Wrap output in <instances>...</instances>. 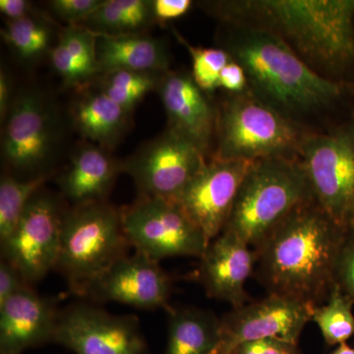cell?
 Wrapping results in <instances>:
<instances>
[{"mask_svg": "<svg viewBox=\"0 0 354 354\" xmlns=\"http://www.w3.org/2000/svg\"><path fill=\"white\" fill-rule=\"evenodd\" d=\"M211 6L228 25L274 35L321 75L354 86V0H234Z\"/></svg>", "mask_w": 354, "mask_h": 354, "instance_id": "6da1fadb", "label": "cell"}, {"mask_svg": "<svg viewBox=\"0 0 354 354\" xmlns=\"http://www.w3.org/2000/svg\"><path fill=\"white\" fill-rule=\"evenodd\" d=\"M225 50L243 67L249 92L298 123L317 113L354 120V86L326 78L270 32L230 25Z\"/></svg>", "mask_w": 354, "mask_h": 354, "instance_id": "7a4b0ae2", "label": "cell"}, {"mask_svg": "<svg viewBox=\"0 0 354 354\" xmlns=\"http://www.w3.org/2000/svg\"><path fill=\"white\" fill-rule=\"evenodd\" d=\"M346 227L315 201L301 205L254 247V274L269 295L324 304L335 286V263Z\"/></svg>", "mask_w": 354, "mask_h": 354, "instance_id": "3957f363", "label": "cell"}, {"mask_svg": "<svg viewBox=\"0 0 354 354\" xmlns=\"http://www.w3.org/2000/svg\"><path fill=\"white\" fill-rule=\"evenodd\" d=\"M315 201L299 158L252 162L223 232L256 247L293 209Z\"/></svg>", "mask_w": 354, "mask_h": 354, "instance_id": "277c9868", "label": "cell"}, {"mask_svg": "<svg viewBox=\"0 0 354 354\" xmlns=\"http://www.w3.org/2000/svg\"><path fill=\"white\" fill-rule=\"evenodd\" d=\"M120 209L106 201L65 209L55 271L69 290L85 297L88 288L130 248Z\"/></svg>", "mask_w": 354, "mask_h": 354, "instance_id": "5b68a950", "label": "cell"}, {"mask_svg": "<svg viewBox=\"0 0 354 354\" xmlns=\"http://www.w3.org/2000/svg\"><path fill=\"white\" fill-rule=\"evenodd\" d=\"M308 132L250 92L230 95L216 111V150L211 158L257 162L299 158Z\"/></svg>", "mask_w": 354, "mask_h": 354, "instance_id": "8992f818", "label": "cell"}, {"mask_svg": "<svg viewBox=\"0 0 354 354\" xmlns=\"http://www.w3.org/2000/svg\"><path fill=\"white\" fill-rule=\"evenodd\" d=\"M299 160L317 204L348 225L354 214V120L322 134L309 133Z\"/></svg>", "mask_w": 354, "mask_h": 354, "instance_id": "52a82bcc", "label": "cell"}, {"mask_svg": "<svg viewBox=\"0 0 354 354\" xmlns=\"http://www.w3.org/2000/svg\"><path fill=\"white\" fill-rule=\"evenodd\" d=\"M123 230L136 252L160 262L167 258H201L209 241L176 202L139 197L120 209Z\"/></svg>", "mask_w": 354, "mask_h": 354, "instance_id": "ba28073f", "label": "cell"}, {"mask_svg": "<svg viewBox=\"0 0 354 354\" xmlns=\"http://www.w3.org/2000/svg\"><path fill=\"white\" fill-rule=\"evenodd\" d=\"M65 209L43 188L32 198L12 234L0 242L1 259L17 268L30 286L55 270Z\"/></svg>", "mask_w": 354, "mask_h": 354, "instance_id": "9c48e42d", "label": "cell"}, {"mask_svg": "<svg viewBox=\"0 0 354 354\" xmlns=\"http://www.w3.org/2000/svg\"><path fill=\"white\" fill-rule=\"evenodd\" d=\"M53 344L75 354H151L138 317L83 301L60 310Z\"/></svg>", "mask_w": 354, "mask_h": 354, "instance_id": "30bf717a", "label": "cell"}, {"mask_svg": "<svg viewBox=\"0 0 354 354\" xmlns=\"http://www.w3.org/2000/svg\"><path fill=\"white\" fill-rule=\"evenodd\" d=\"M58 140L57 118L48 100L36 90L21 93L11 104L1 140L4 162L18 174H46Z\"/></svg>", "mask_w": 354, "mask_h": 354, "instance_id": "8fae6325", "label": "cell"}, {"mask_svg": "<svg viewBox=\"0 0 354 354\" xmlns=\"http://www.w3.org/2000/svg\"><path fill=\"white\" fill-rule=\"evenodd\" d=\"M207 160L196 146L167 130L128 158L121 169L132 177L139 197L176 201Z\"/></svg>", "mask_w": 354, "mask_h": 354, "instance_id": "7c38bea8", "label": "cell"}, {"mask_svg": "<svg viewBox=\"0 0 354 354\" xmlns=\"http://www.w3.org/2000/svg\"><path fill=\"white\" fill-rule=\"evenodd\" d=\"M315 307L295 298L269 295L234 308L221 319V341L214 354H230L239 344L258 339L297 344Z\"/></svg>", "mask_w": 354, "mask_h": 354, "instance_id": "4fadbf2b", "label": "cell"}, {"mask_svg": "<svg viewBox=\"0 0 354 354\" xmlns=\"http://www.w3.org/2000/svg\"><path fill=\"white\" fill-rule=\"evenodd\" d=\"M252 162L209 158L176 200L209 242L223 232Z\"/></svg>", "mask_w": 354, "mask_h": 354, "instance_id": "5bb4252c", "label": "cell"}, {"mask_svg": "<svg viewBox=\"0 0 354 354\" xmlns=\"http://www.w3.org/2000/svg\"><path fill=\"white\" fill-rule=\"evenodd\" d=\"M171 288V279L160 262L135 251L114 263L88 288L85 297L95 302L169 311Z\"/></svg>", "mask_w": 354, "mask_h": 354, "instance_id": "9a60e30c", "label": "cell"}, {"mask_svg": "<svg viewBox=\"0 0 354 354\" xmlns=\"http://www.w3.org/2000/svg\"><path fill=\"white\" fill-rule=\"evenodd\" d=\"M167 130L187 140L207 156L216 131V111L192 75L169 71L158 88Z\"/></svg>", "mask_w": 354, "mask_h": 354, "instance_id": "2e32d148", "label": "cell"}, {"mask_svg": "<svg viewBox=\"0 0 354 354\" xmlns=\"http://www.w3.org/2000/svg\"><path fill=\"white\" fill-rule=\"evenodd\" d=\"M59 311L57 299L32 286L8 298L0 304V353L22 354L53 342Z\"/></svg>", "mask_w": 354, "mask_h": 354, "instance_id": "e0dca14e", "label": "cell"}, {"mask_svg": "<svg viewBox=\"0 0 354 354\" xmlns=\"http://www.w3.org/2000/svg\"><path fill=\"white\" fill-rule=\"evenodd\" d=\"M200 260V279L209 297L227 301L234 308L248 304L245 283L256 262L252 247L223 232L209 242Z\"/></svg>", "mask_w": 354, "mask_h": 354, "instance_id": "ac0fdd59", "label": "cell"}, {"mask_svg": "<svg viewBox=\"0 0 354 354\" xmlns=\"http://www.w3.org/2000/svg\"><path fill=\"white\" fill-rule=\"evenodd\" d=\"M120 171L121 165L102 147L86 144L74 153L68 169L60 176L62 196L70 207L104 202Z\"/></svg>", "mask_w": 354, "mask_h": 354, "instance_id": "d6986e66", "label": "cell"}, {"mask_svg": "<svg viewBox=\"0 0 354 354\" xmlns=\"http://www.w3.org/2000/svg\"><path fill=\"white\" fill-rule=\"evenodd\" d=\"M97 57L104 73L120 70L167 73L171 62L164 41L140 34L99 36Z\"/></svg>", "mask_w": 354, "mask_h": 354, "instance_id": "ffe728a7", "label": "cell"}, {"mask_svg": "<svg viewBox=\"0 0 354 354\" xmlns=\"http://www.w3.org/2000/svg\"><path fill=\"white\" fill-rule=\"evenodd\" d=\"M129 111L101 90L87 93L72 106L74 127L82 136L102 147H113L127 131Z\"/></svg>", "mask_w": 354, "mask_h": 354, "instance_id": "44dd1931", "label": "cell"}, {"mask_svg": "<svg viewBox=\"0 0 354 354\" xmlns=\"http://www.w3.org/2000/svg\"><path fill=\"white\" fill-rule=\"evenodd\" d=\"M165 354H214L221 341V319L198 308H171Z\"/></svg>", "mask_w": 354, "mask_h": 354, "instance_id": "7402d4cb", "label": "cell"}, {"mask_svg": "<svg viewBox=\"0 0 354 354\" xmlns=\"http://www.w3.org/2000/svg\"><path fill=\"white\" fill-rule=\"evenodd\" d=\"M50 174L17 178L6 174L0 179V242L12 234L32 197L43 189Z\"/></svg>", "mask_w": 354, "mask_h": 354, "instance_id": "603a6c76", "label": "cell"}, {"mask_svg": "<svg viewBox=\"0 0 354 354\" xmlns=\"http://www.w3.org/2000/svg\"><path fill=\"white\" fill-rule=\"evenodd\" d=\"M353 300L335 285L327 301L314 308L312 321L328 346H339L353 337Z\"/></svg>", "mask_w": 354, "mask_h": 354, "instance_id": "cb8c5ba5", "label": "cell"}, {"mask_svg": "<svg viewBox=\"0 0 354 354\" xmlns=\"http://www.w3.org/2000/svg\"><path fill=\"white\" fill-rule=\"evenodd\" d=\"M165 73L160 72L120 71L104 73L101 88L121 108L131 113L146 95L157 90Z\"/></svg>", "mask_w": 354, "mask_h": 354, "instance_id": "d4e9b609", "label": "cell"}, {"mask_svg": "<svg viewBox=\"0 0 354 354\" xmlns=\"http://www.w3.org/2000/svg\"><path fill=\"white\" fill-rule=\"evenodd\" d=\"M50 30L36 18L8 20L2 37L21 59L29 62L44 55L50 48Z\"/></svg>", "mask_w": 354, "mask_h": 354, "instance_id": "484cf974", "label": "cell"}, {"mask_svg": "<svg viewBox=\"0 0 354 354\" xmlns=\"http://www.w3.org/2000/svg\"><path fill=\"white\" fill-rule=\"evenodd\" d=\"M176 36L187 48L192 58V77L198 87L207 95L212 94L218 88L221 71L232 60L230 53L225 48H205L190 46L185 39Z\"/></svg>", "mask_w": 354, "mask_h": 354, "instance_id": "4316f807", "label": "cell"}, {"mask_svg": "<svg viewBox=\"0 0 354 354\" xmlns=\"http://www.w3.org/2000/svg\"><path fill=\"white\" fill-rule=\"evenodd\" d=\"M97 36L82 26H68L60 35L59 41L77 62L97 74L101 72L97 57Z\"/></svg>", "mask_w": 354, "mask_h": 354, "instance_id": "83f0119b", "label": "cell"}, {"mask_svg": "<svg viewBox=\"0 0 354 354\" xmlns=\"http://www.w3.org/2000/svg\"><path fill=\"white\" fill-rule=\"evenodd\" d=\"M79 26L94 32L97 36L133 34L118 0H104L102 6Z\"/></svg>", "mask_w": 354, "mask_h": 354, "instance_id": "f1b7e54d", "label": "cell"}, {"mask_svg": "<svg viewBox=\"0 0 354 354\" xmlns=\"http://www.w3.org/2000/svg\"><path fill=\"white\" fill-rule=\"evenodd\" d=\"M335 285L354 301V225L346 227L335 268Z\"/></svg>", "mask_w": 354, "mask_h": 354, "instance_id": "f546056e", "label": "cell"}, {"mask_svg": "<svg viewBox=\"0 0 354 354\" xmlns=\"http://www.w3.org/2000/svg\"><path fill=\"white\" fill-rule=\"evenodd\" d=\"M50 62L67 86L80 85L95 75L94 72L77 62L60 41L50 50Z\"/></svg>", "mask_w": 354, "mask_h": 354, "instance_id": "4dcf8cb0", "label": "cell"}, {"mask_svg": "<svg viewBox=\"0 0 354 354\" xmlns=\"http://www.w3.org/2000/svg\"><path fill=\"white\" fill-rule=\"evenodd\" d=\"M104 0H53L48 2L51 11L58 18L79 26L85 22L102 6Z\"/></svg>", "mask_w": 354, "mask_h": 354, "instance_id": "1f68e13d", "label": "cell"}, {"mask_svg": "<svg viewBox=\"0 0 354 354\" xmlns=\"http://www.w3.org/2000/svg\"><path fill=\"white\" fill-rule=\"evenodd\" d=\"M230 354H301L297 344L278 339H264L239 344Z\"/></svg>", "mask_w": 354, "mask_h": 354, "instance_id": "d6a6232c", "label": "cell"}, {"mask_svg": "<svg viewBox=\"0 0 354 354\" xmlns=\"http://www.w3.org/2000/svg\"><path fill=\"white\" fill-rule=\"evenodd\" d=\"M31 286L23 278L17 268L7 261H0V304L8 298Z\"/></svg>", "mask_w": 354, "mask_h": 354, "instance_id": "836d02e7", "label": "cell"}, {"mask_svg": "<svg viewBox=\"0 0 354 354\" xmlns=\"http://www.w3.org/2000/svg\"><path fill=\"white\" fill-rule=\"evenodd\" d=\"M218 88H225L230 95H241L249 91L243 67L232 58L221 71Z\"/></svg>", "mask_w": 354, "mask_h": 354, "instance_id": "e575fe53", "label": "cell"}, {"mask_svg": "<svg viewBox=\"0 0 354 354\" xmlns=\"http://www.w3.org/2000/svg\"><path fill=\"white\" fill-rule=\"evenodd\" d=\"M192 6L191 0H152L155 20L169 21L183 17Z\"/></svg>", "mask_w": 354, "mask_h": 354, "instance_id": "d590c367", "label": "cell"}, {"mask_svg": "<svg viewBox=\"0 0 354 354\" xmlns=\"http://www.w3.org/2000/svg\"><path fill=\"white\" fill-rule=\"evenodd\" d=\"M0 11L8 20L32 17V3L26 0H0Z\"/></svg>", "mask_w": 354, "mask_h": 354, "instance_id": "8d00e7d4", "label": "cell"}, {"mask_svg": "<svg viewBox=\"0 0 354 354\" xmlns=\"http://www.w3.org/2000/svg\"><path fill=\"white\" fill-rule=\"evenodd\" d=\"M10 85H9L8 77L3 70L0 73V116L1 120H6L7 113L10 109Z\"/></svg>", "mask_w": 354, "mask_h": 354, "instance_id": "74e56055", "label": "cell"}, {"mask_svg": "<svg viewBox=\"0 0 354 354\" xmlns=\"http://www.w3.org/2000/svg\"><path fill=\"white\" fill-rule=\"evenodd\" d=\"M330 354H354V348L349 346L346 342L339 344Z\"/></svg>", "mask_w": 354, "mask_h": 354, "instance_id": "f35d334b", "label": "cell"}, {"mask_svg": "<svg viewBox=\"0 0 354 354\" xmlns=\"http://www.w3.org/2000/svg\"><path fill=\"white\" fill-rule=\"evenodd\" d=\"M351 223H353V225H354V214H353V220H351Z\"/></svg>", "mask_w": 354, "mask_h": 354, "instance_id": "ab89813d", "label": "cell"}, {"mask_svg": "<svg viewBox=\"0 0 354 354\" xmlns=\"http://www.w3.org/2000/svg\"><path fill=\"white\" fill-rule=\"evenodd\" d=\"M0 354H3V353H0Z\"/></svg>", "mask_w": 354, "mask_h": 354, "instance_id": "60d3db41", "label": "cell"}]
</instances>
